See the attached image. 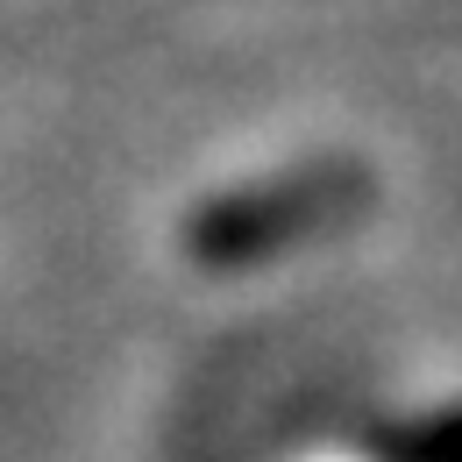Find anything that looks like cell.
I'll return each mask as SVG.
<instances>
[{"label": "cell", "mask_w": 462, "mask_h": 462, "mask_svg": "<svg viewBox=\"0 0 462 462\" xmlns=\"http://www.w3.org/2000/svg\"><path fill=\"white\" fill-rule=\"evenodd\" d=\"M363 199V171L348 164H306L285 171L271 185H235L221 199H207L192 214V256L207 271H242V263H263V256H285L299 242H313L320 228H335L348 207Z\"/></svg>", "instance_id": "1"}, {"label": "cell", "mask_w": 462, "mask_h": 462, "mask_svg": "<svg viewBox=\"0 0 462 462\" xmlns=\"http://www.w3.org/2000/svg\"><path fill=\"white\" fill-rule=\"evenodd\" d=\"M291 462H392V456H370V448H306Z\"/></svg>", "instance_id": "2"}]
</instances>
